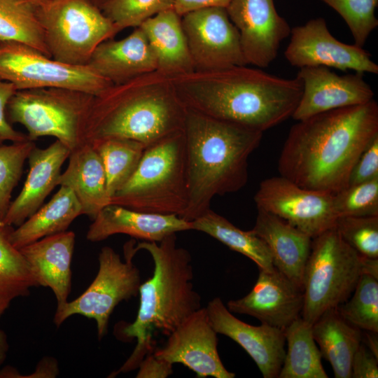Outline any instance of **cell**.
<instances>
[{
  "label": "cell",
  "instance_id": "cell-1",
  "mask_svg": "<svg viewBox=\"0 0 378 378\" xmlns=\"http://www.w3.org/2000/svg\"><path fill=\"white\" fill-rule=\"evenodd\" d=\"M377 136L374 99L299 120L280 153L279 174L305 189L334 195L348 186L356 162Z\"/></svg>",
  "mask_w": 378,
  "mask_h": 378
},
{
  "label": "cell",
  "instance_id": "cell-2",
  "mask_svg": "<svg viewBox=\"0 0 378 378\" xmlns=\"http://www.w3.org/2000/svg\"><path fill=\"white\" fill-rule=\"evenodd\" d=\"M246 66L194 70L170 78L186 108L264 132L292 117L302 86L297 78Z\"/></svg>",
  "mask_w": 378,
  "mask_h": 378
},
{
  "label": "cell",
  "instance_id": "cell-3",
  "mask_svg": "<svg viewBox=\"0 0 378 378\" xmlns=\"http://www.w3.org/2000/svg\"><path fill=\"white\" fill-rule=\"evenodd\" d=\"M186 140L188 201L183 218L191 221L212 199L239 191L248 181V160L263 132L187 109Z\"/></svg>",
  "mask_w": 378,
  "mask_h": 378
},
{
  "label": "cell",
  "instance_id": "cell-4",
  "mask_svg": "<svg viewBox=\"0 0 378 378\" xmlns=\"http://www.w3.org/2000/svg\"><path fill=\"white\" fill-rule=\"evenodd\" d=\"M186 108L171 78L154 71L94 95L87 118L85 142L127 139L146 146L183 130Z\"/></svg>",
  "mask_w": 378,
  "mask_h": 378
},
{
  "label": "cell",
  "instance_id": "cell-5",
  "mask_svg": "<svg viewBox=\"0 0 378 378\" xmlns=\"http://www.w3.org/2000/svg\"><path fill=\"white\" fill-rule=\"evenodd\" d=\"M134 250L149 253L154 270L152 276L141 284L140 303L134 321L122 330L126 337L136 338V345L118 372L139 367L151 348L155 332L168 336L202 307L201 297L192 284L191 255L186 248L177 246L176 234L159 242H139Z\"/></svg>",
  "mask_w": 378,
  "mask_h": 378
},
{
  "label": "cell",
  "instance_id": "cell-6",
  "mask_svg": "<svg viewBox=\"0 0 378 378\" xmlns=\"http://www.w3.org/2000/svg\"><path fill=\"white\" fill-rule=\"evenodd\" d=\"M188 201L186 147L181 130L146 147L134 173L113 195L111 204L182 218Z\"/></svg>",
  "mask_w": 378,
  "mask_h": 378
},
{
  "label": "cell",
  "instance_id": "cell-7",
  "mask_svg": "<svg viewBox=\"0 0 378 378\" xmlns=\"http://www.w3.org/2000/svg\"><path fill=\"white\" fill-rule=\"evenodd\" d=\"M363 260L335 227L313 238L303 273L301 317L312 325L326 311L344 302L363 273Z\"/></svg>",
  "mask_w": 378,
  "mask_h": 378
},
{
  "label": "cell",
  "instance_id": "cell-8",
  "mask_svg": "<svg viewBox=\"0 0 378 378\" xmlns=\"http://www.w3.org/2000/svg\"><path fill=\"white\" fill-rule=\"evenodd\" d=\"M94 96L61 88L16 90L7 104L6 116L9 122L25 127L29 140L53 136L72 151L85 142Z\"/></svg>",
  "mask_w": 378,
  "mask_h": 378
},
{
  "label": "cell",
  "instance_id": "cell-9",
  "mask_svg": "<svg viewBox=\"0 0 378 378\" xmlns=\"http://www.w3.org/2000/svg\"><path fill=\"white\" fill-rule=\"evenodd\" d=\"M34 6L51 57L85 66L96 48L118 31L90 0H48Z\"/></svg>",
  "mask_w": 378,
  "mask_h": 378
},
{
  "label": "cell",
  "instance_id": "cell-10",
  "mask_svg": "<svg viewBox=\"0 0 378 378\" xmlns=\"http://www.w3.org/2000/svg\"><path fill=\"white\" fill-rule=\"evenodd\" d=\"M134 240L124 246L125 261L109 246L103 247L99 254V270L96 277L79 297L57 307L54 323L59 326L75 314L94 319L99 339L107 332L110 316L122 300L135 297L141 286L139 269L132 259L135 253Z\"/></svg>",
  "mask_w": 378,
  "mask_h": 378
},
{
  "label": "cell",
  "instance_id": "cell-11",
  "mask_svg": "<svg viewBox=\"0 0 378 378\" xmlns=\"http://www.w3.org/2000/svg\"><path fill=\"white\" fill-rule=\"evenodd\" d=\"M0 80L16 90L61 88L92 95L113 85L88 65L66 64L15 42H0Z\"/></svg>",
  "mask_w": 378,
  "mask_h": 378
},
{
  "label": "cell",
  "instance_id": "cell-12",
  "mask_svg": "<svg viewBox=\"0 0 378 378\" xmlns=\"http://www.w3.org/2000/svg\"><path fill=\"white\" fill-rule=\"evenodd\" d=\"M257 209L272 214L311 238L335 226L333 195L305 189L279 175L263 180L255 194Z\"/></svg>",
  "mask_w": 378,
  "mask_h": 378
},
{
  "label": "cell",
  "instance_id": "cell-13",
  "mask_svg": "<svg viewBox=\"0 0 378 378\" xmlns=\"http://www.w3.org/2000/svg\"><path fill=\"white\" fill-rule=\"evenodd\" d=\"M181 24L195 70L248 65L238 30L225 8L188 13L181 16Z\"/></svg>",
  "mask_w": 378,
  "mask_h": 378
},
{
  "label": "cell",
  "instance_id": "cell-14",
  "mask_svg": "<svg viewBox=\"0 0 378 378\" xmlns=\"http://www.w3.org/2000/svg\"><path fill=\"white\" fill-rule=\"evenodd\" d=\"M284 56L296 67L322 66L361 74H378V65L363 48L337 40L323 18L294 27Z\"/></svg>",
  "mask_w": 378,
  "mask_h": 378
},
{
  "label": "cell",
  "instance_id": "cell-15",
  "mask_svg": "<svg viewBox=\"0 0 378 378\" xmlns=\"http://www.w3.org/2000/svg\"><path fill=\"white\" fill-rule=\"evenodd\" d=\"M226 9L238 30L247 64L267 67L291 31L278 13L274 0H232Z\"/></svg>",
  "mask_w": 378,
  "mask_h": 378
},
{
  "label": "cell",
  "instance_id": "cell-16",
  "mask_svg": "<svg viewBox=\"0 0 378 378\" xmlns=\"http://www.w3.org/2000/svg\"><path fill=\"white\" fill-rule=\"evenodd\" d=\"M217 332L211 326L205 307L184 320L167 336L166 344L154 356L172 365L182 364L198 377L234 378L220 360Z\"/></svg>",
  "mask_w": 378,
  "mask_h": 378
},
{
  "label": "cell",
  "instance_id": "cell-17",
  "mask_svg": "<svg viewBox=\"0 0 378 378\" xmlns=\"http://www.w3.org/2000/svg\"><path fill=\"white\" fill-rule=\"evenodd\" d=\"M296 78L302 86L300 99L292 115L297 121L374 99V91L361 73L338 75L326 66H304L300 68Z\"/></svg>",
  "mask_w": 378,
  "mask_h": 378
},
{
  "label": "cell",
  "instance_id": "cell-18",
  "mask_svg": "<svg viewBox=\"0 0 378 378\" xmlns=\"http://www.w3.org/2000/svg\"><path fill=\"white\" fill-rule=\"evenodd\" d=\"M303 289L274 267L259 269L251 290L244 297L230 300L227 308L232 313L246 314L261 323L284 330L301 316Z\"/></svg>",
  "mask_w": 378,
  "mask_h": 378
},
{
  "label": "cell",
  "instance_id": "cell-19",
  "mask_svg": "<svg viewBox=\"0 0 378 378\" xmlns=\"http://www.w3.org/2000/svg\"><path fill=\"white\" fill-rule=\"evenodd\" d=\"M205 309L217 334L239 344L254 360L264 378L278 377L286 355L284 330L265 323L255 326L240 321L218 297L211 300Z\"/></svg>",
  "mask_w": 378,
  "mask_h": 378
},
{
  "label": "cell",
  "instance_id": "cell-20",
  "mask_svg": "<svg viewBox=\"0 0 378 378\" xmlns=\"http://www.w3.org/2000/svg\"><path fill=\"white\" fill-rule=\"evenodd\" d=\"M190 230V221L176 215L143 212L109 204L92 219L86 239L97 242L124 234L145 241L159 242L170 234Z\"/></svg>",
  "mask_w": 378,
  "mask_h": 378
},
{
  "label": "cell",
  "instance_id": "cell-21",
  "mask_svg": "<svg viewBox=\"0 0 378 378\" xmlns=\"http://www.w3.org/2000/svg\"><path fill=\"white\" fill-rule=\"evenodd\" d=\"M70 149L58 140L46 148L36 146L29 156V172L23 187L11 202L2 223L19 226L36 212L52 190L58 186L61 168Z\"/></svg>",
  "mask_w": 378,
  "mask_h": 378
},
{
  "label": "cell",
  "instance_id": "cell-22",
  "mask_svg": "<svg viewBox=\"0 0 378 378\" xmlns=\"http://www.w3.org/2000/svg\"><path fill=\"white\" fill-rule=\"evenodd\" d=\"M88 65L113 85L157 69L155 54L139 27L122 39L111 38L100 43Z\"/></svg>",
  "mask_w": 378,
  "mask_h": 378
},
{
  "label": "cell",
  "instance_id": "cell-23",
  "mask_svg": "<svg viewBox=\"0 0 378 378\" xmlns=\"http://www.w3.org/2000/svg\"><path fill=\"white\" fill-rule=\"evenodd\" d=\"M75 240V233L66 230L19 248L38 286L49 287L54 293L57 307L68 302L71 292V265Z\"/></svg>",
  "mask_w": 378,
  "mask_h": 378
},
{
  "label": "cell",
  "instance_id": "cell-24",
  "mask_svg": "<svg viewBox=\"0 0 378 378\" xmlns=\"http://www.w3.org/2000/svg\"><path fill=\"white\" fill-rule=\"evenodd\" d=\"M252 231L267 246L274 267L302 288L312 238L281 218L262 209Z\"/></svg>",
  "mask_w": 378,
  "mask_h": 378
},
{
  "label": "cell",
  "instance_id": "cell-25",
  "mask_svg": "<svg viewBox=\"0 0 378 378\" xmlns=\"http://www.w3.org/2000/svg\"><path fill=\"white\" fill-rule=\"evenodd\" d=\"M58 186L70 188L81 206L83 214L92 219L111 204L104 164L97 152L88 142L71 151L68 165L59 177Z\"/></svg>",
  "mask_w": 378,
  "mask_h": 378
},
{
  "label": "cell",
  "instance_id": "cell-26",
  "mask_svg": "<svg viewBox=\"0 0 378 378\" xmlns=\"http://www.w3.org/2000/svg\"><path fill=\"white\" fill-rule=\"evenodd\" d=\"M139 27L155 54L157 71L171 77L195 70L181 16L174 8L158 13Z\"/></svg>",
  "mask_w": 378,
  "mask_h": 378
},
{
  "label": "cell",
  "instance_id": "cell-27",
  "mask_svg": "<svg viewBox=\"0 0 378 378\" xmlns=\"http://www.w3.org/2000/svg\"><path fill=\"white\" fill-rule=\"evenodd\" d=\"M312 330L321 356L330 363L335 377H351V363L362 342V330L347 322L337 307L326 311L312 324Z\"/></svg>",
  "mask_w": 378,
  "mask_h": 378
},
{
  "label": "cell",
  "instance_id": "cell-28",
  "mask_svg": "<svg viewBox=\"0 0 378 378\" xmlns=\"http://www.w3.org/2000/svg\"><path fill=\"white\" fill-rule=\"evenodd\" d=\"M80 215L83 211L76 195L70 188L61 186L48 203L13 229L11 241L20 248L45 237L66 231Z\"/></svg>",
  "mask_w": 378,
  "mask_h": 378
},
{
  "label": "cell",
  "instance_id": "cell-29",
  "mask_svg": "<svg viewBox=\"0 0 378 378\" xmlns=\"http://www.w3.org/2000/svg\"><path fill=\"white\" fill-rule=\"evenodd\" d=\"M191 230L204 232L251 260L258 269H274L270 251L252 230H242L211 209L190 221Z\"/></svg>",
  "mask_w": 378,
  "mask_h": 378
},
{
  "label": "cell",
  "instance_id": "cell-30",
  "mask_svg": "<svg viewBox=\"0 0 378 378\" xmlns=\"http://www.w3.org/2000/svg\"><path fill=\"white\" fill-rule=\"evenodd\" d=\"M312 326L301 316L285 330L288 349L279 378H328L321 354L312 335Z\"/></svg>",
  "mask_w": 378,
  "mask_h": 378
},
{
  "label": "cell",
  "instance_id": "cell-31",
  "mask_svg": "<svg viewBox=\"0 0 378 378\" xmlns=\"http://www.w3.org/2000/svg\"><path fill=\"white\" fill-rule=\"evenodd\" d=\"M12 225L0 221V318L11 302L39 286L29 265L11 241Z\"/></svg>",
  "mask_w": 378,
  "mask_h": 378
},
{
  "label": "cell",
  "instance_id": "cell-32",
  "mask_svg": "<svg viewBox=\"0 0 378 378\" xmlns=\"http://www.w3.org/2000/svg\"><path fill=\"white\" fill-rule=\"evenodd\" d=\"M88 143L92 145L102 161L111 200L134 173L146 146L137 141L115 138Z\"/></svg>",
  "mask_w": 378,
  "mask_h": 378
},
{
  "label": "cell",
  "instance_id": "cell-33",
  "mask_svg": "<svg viewBox=\"0 0 378 378\" xmlns=\"http://www.w3.org/2000/svg\"><path fill=\"white\" fill-rule=\"evenodd\" d=\"M0 42H15L50 57L34 6L24 0H0Z\"/></svg>",
  "mask_w": 378,
  "mask_h": 378
},
{
  "label": "cell",
  "instance_id": "cell-34",
  "mask_svg": "<svg viewBox=\"0 0 378 378\" xmlns=\"http://www.w3.org/2000/svg\"><path fill=\"white\" fill-rule=\"evenodd\" d=\"M353 292L337 307L340 314L361 330L378 332V278L362 273Z\"/></svg>",
  "mask_w": 378,
  "mask_h": 378
},
{
  "label": "cell",
  "instance_id": "cell-35",
  "mask_svg": "<svg viewBox=\"0 0 378 378\" xmlns=\"http://www.w3.org/2000/svg\"><path fill=\"white\" fill-rule=\"evenodd\" d=\"M35 146L34 141L29 139L0 146V221L7 213L12 192L21 178L25 161Z\"/></svg>",
  "mask_w": 378,
  "mask_h": 378
},
{
  "label": "cell",
  "instance_id": "cell-36",
  "mask_svg": "<svg viewBox=\"0 0 378 378\" xmlns=\"http://www.w3.org/2000/svg\"><path fill=\"white\" fill-rule=\"evenodd\" d=\"M174 0H111L102 10L120 32L137 27L158 13L174 8Z\"/></svg>",
  "mask_w": 378,
  "mask_h": 378
},
{
  "label": "cell",
  "instance_id": "cell-37",
  "mask_svg": "<svg viewBox=\"0 0 378 378\" xmlns=\"http://www.w3.org/2000/svg\"><path fill=\"white\" fill-rule=\"evenodd\" d=\"M345 21L354 43L363 48L371 32L377 27L375 9L378 0H321Z\"/></svg>",
  "mask_w": 378,
  "mask_h": 378
},
{
  "label": "cell",
  "instance_id": "cell-38",
  "mask_svg": "<svg viewBox=\"0 0 378 378\" xmlns=\"http://www.w3.org/2000/svg\"><path fill=\"white\" fill-rule=\"evenodd\" d=\"M337 218L378 216V178L349 185L333 195Z\"/></svg>",
  "mask_w": 378,
  "mask_h": 378
},
{
  "label": "cell",
  "instance_id": "cell-39",
  "mask_svg": "<svg viewBox=\"0 0 378 378\" xmlns=\"http://www.w3.org/2000/svg\"><path fill=\"white\" fill-rule=\"evenodd\" d=\"M335 227L360 255L378 258V216L339 217Z\"/></svg>",
  "mask_w": 378,
  "mask_h": 378
},
{
  "label": "cell",
  "instance_id": "cell-40",
  "mask_svg": "<svg viewBox=\"0 0 378 378\" xmlns=\"http://www.w3.org/2000/svg\"><path fill=\"white\" fill-rule=\"evenodd\" d=\"M378 178V136L364 149L349 176V185L358 184Z\"/></svg>",
  "mask_w": 378,
  "mask_h": 378
},
{
  "label": "cell",
  "instance_id": "cell-41",
  "mask_svg": "<svg viewBox=\"0 0 378 378\" xmlns=\"http://www.w3.org/2000/svg\"><path fill=\"white\" fill-rule=\"evenodd\" d=\"M15 91L12 83L0 80V146L6 141L14 143L29 140L27 134L15 130L7 119L6 106Z\"/></svg>",
  "mask_w": 378,
  "mask_h": 378
},
{
  "label": "cell",
  "instance_id": "cell-42",
  "mask_svg": "<svg viewBox=\"0 0 378 378\" xmlns=\"http://www.w3.org/2000/svg\"><path fill=\"white\" fill-rule=\"evenodd\" d=\"M351 377L377 378L378 358L367 347L360 344L353 357Z\"/></svg>",
  "mask_w": 378,
  "mask_h": 378
},
{
  "label": "cell",
  "instance_id": "cell-43",
  "mask_svg": "<svg viewBox=\"0 0 378 378\" xmlns=\"http://www.w3.org/2000/svg\"><path fill=\"white\" fill-rule=\"evenodd\" d=\"M172 365L153 354L141 360L136 377H167L172 373Z\"/></svg>",
  "mask_w": 378,
  "mask_h": 378
},
{
  "label": "cell",
  "instance_id": "cell-44",
  "mask_svg": "<svg viewBox=\"0 0 378 378\" xmlns=\"http://www.w3.org/2000/svg\"><path fill=\"white\" fill-rule=\"evenodd\" d=\"M174 9L181 16L200 9L222 7L227 8L232 0H174Z\"/></svg>",
  "mask_w": 378,
  "mask_h": 378
},
{
  "label": "cell",
  "instance_id": "cell-45",
  "mask_svg": "<svg viewBox=\"0 0 378 378\" xmlns=\"http://www.w3.org/2000/svg\"><path fill=\"white\" fill-rule=\"evenodd\" d=\"M59 368L57 360L52 357H46L38 363L36 370L27 377H57Z\"/></svg>",
  "mask_w": 378,
  "mask_h": 378
},
{
  "label": "cell",
  "instance_id": "cell-46",
  "mask_svg": "<svg viewBox=\"0 0 378 378\" xmlns=\"http://www.w3.org/2000/svg\"><path fill=\"white\" fill-rule=\"evenodd\" d=\"M364 341L368 350L378 358V337L377 332L364 331Z\"/></svg>",
  "mask_w": 378,
  "mask_h": 378
},
{
  "label": "cell",
  "instance_id": "cell-47",
  "mask_svg": "<svg viewBox=\"0 0 378 378\" xmlns=\"http://www.w3.org/2000/svg\"><path fill=\"white\" fill-rule=\"evenodd\" d=\"M9 350L8 337L6 332L0 329V367L5 362Z\"/></svg>",
  "mask_w": 378,
  "mask_h": 378
},
{
  "label": "cell",
  "instance_id": "cell-48",
  "mask_svg": "<svg viewBox=\"0 0 378 378\" xmlns=\"http://www.w3.org/2000/svg\"><path fill=\"white\" fill-rule=\"evenodd\" d=\"M94 5H96L101 10L103 6L106 4L111 0H90Z\"/></svg>",
  "mask_w": 378,
  "mask_h": 378
},
{
  "label": "cell",
  "instance_id": "cell-49",
  "mask_svg": "<svg viewBox=\"0 0 378 378\" xmlns=\"http://www.w3.org/2000/svg\"><path fill=\"white\" fill-rule=\"evenodd\" d=\"M24 1H26L33 5H36V4H38L40 3H42V2H44L46 1H48V0H24Z\"/></svg>",
  "mask_w": 378,
  "mask_h": 378
}]
</instances>
